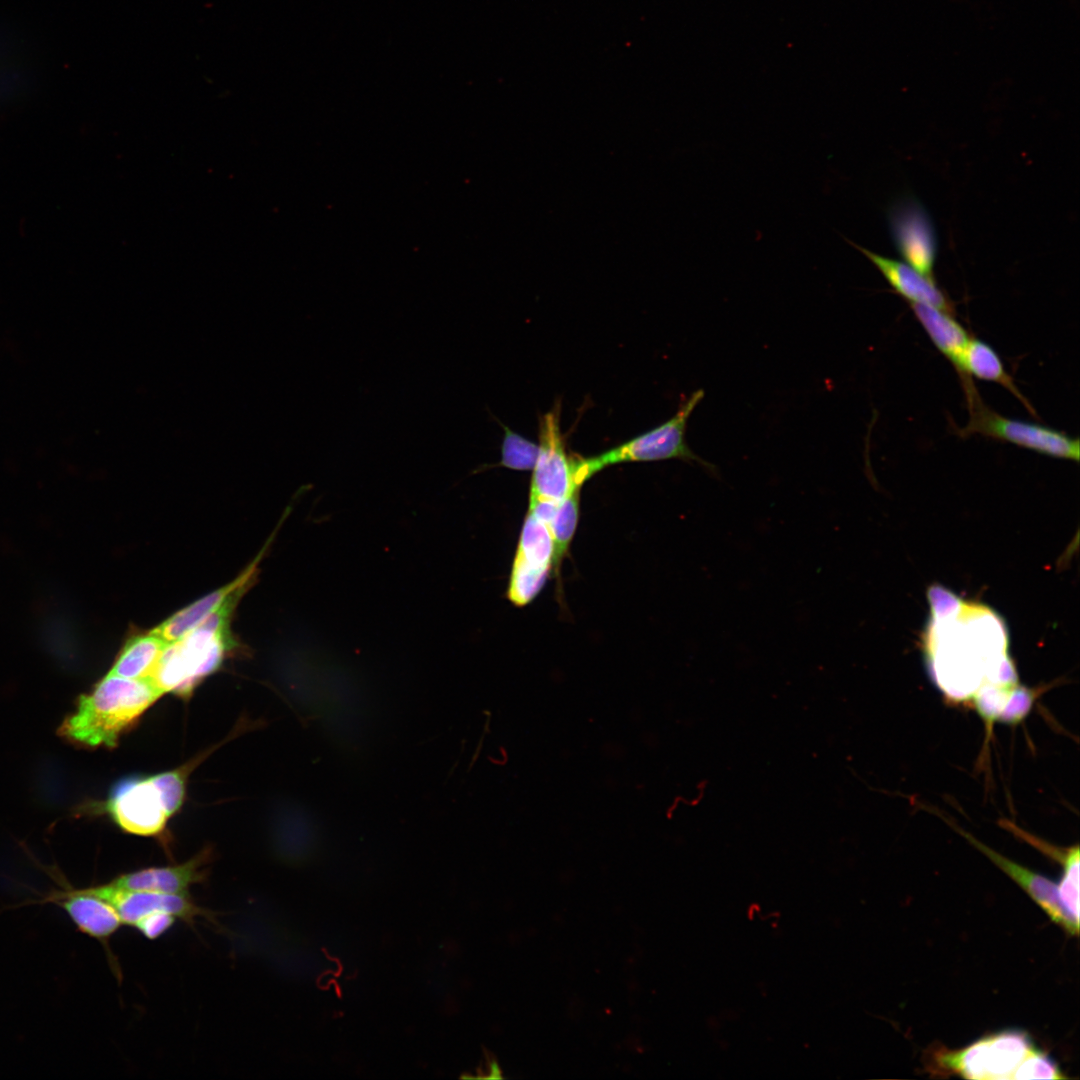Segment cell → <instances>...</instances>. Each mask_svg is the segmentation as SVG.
Masks as SVG:
<instances>
[{"mask_svg": "<svg viewBox=\"0 0 1080 1080\" xmlns=\"http://www.w3.org/2000/svg\"><path fill=\"white\" fill-rule=\"evenodd\" d=\"M211 859V849L205 848L184 863L143 868L120 874L109 883L118 888L134 891L189 894L191 886L206 880Z\"/></svg>", "mask_w": 1080, "mask_h": 1080, "instance_id": "obj_11", "label": "cell"}, {"mask_svg": "<svg viewBox=\"0 0 1080 1080\" xmlns=\"http://www.w3.org/2000/svg\"><path fill=\"white\" fill-rule=\"evenodd\" d=\"M553 549L549 525L528 512L512 568L549 575L553 566Z\"/></svg>", "mask_w": 1080, "mask_h": 1080, "instance_id": "obj_17", "label": "cell"}, {"mask_svg": "<svg viewBox=\"0 0 1080 1080\" xmlns=\"http://www.w3.org/2000/svg\"><path fill=\"white\" fill-rule=\"evenodd\" d=\"M94 895L112 905L123 925L133 927L144 916L154 912H166L177 919L193 925L198 917L215 922L213 913L197 905L189 894H168L134 891L115 887L109 882L86 887Z\"/></svg>", "mask_w": 1080, "mask_h": 1080, "instance_id": "obj_10", "label": "cell"}, {"mask_svg": "<svg viewBox=\"0 0 1080 1080\" xmlns=\"http://www.w3.org/2000/svg\"><path fill=\"white\" fill-rule=\"evenodd\" d=\"M177 918L166 912H154L137 921L133 928L145 938L154 940L165 934L173 927Z\"/></svg>", "mask_w": 1080, "mask_h": 1080, "instance_id": "obj_23", "label": "cell"}, {"mask_svg": "<svg viewBox=\"0 0 1080 1080\" xmlns=\"http://www.w3.org/2000/svg\"><path fill=\"white\" fill-rule=\"evenodd\" d=\"M186 771L187 768H178L152 775L171 816L184 802Z\"/></svg>", "mask_w": 1080, "mask_h": 1080, "instance_id": "obj_21", "label": "cell"}, {"mask_svg": "<svg viewBox=\"0 0 1080 1080\" xmlns=\"http://www.w3.org/2000/svg\"><path fill=\"white\" fill-rule=\"evenodd\" d=\"M504 436L501 444V459L497 465L513 470L527 471L535 466L538 445L524 438L508 427L501 425Z\"/></svg>", "mask_w": 1080, "mask_h": 1080, "instance_id": "obj_20", "label": "cell"}, {"mask_svg": "<svg viewBox=\"0 0 1080 1080\" xmlns=\"http://www.w3.org/2000/svg\"><path fill=\"white\" fill-rule=\"evenodd\" d=\"M910 305L933 344L959 373L962 355L970 339L967 330L951 313L924 304Z\"/></svg>", "mask_w": 1080, "mask_h": 1080, "instance_id": "obj_15", "label": "cell"}, {"mask_svg": "<svg viewBox=\"0 0 1080 1080\" xmlns=\"http://www.w3.org/2000/svg\"><path fill=\"white\" fill-rule=\"evenodd\" d=\"M106 811L123 831L139 836L160 835L171 817L152 775L120 780L110 791Z\"/></svg>", "mask_w": 1080, "mask_h": 1080, "instance_id": "obj_7", "label": "cell"}, {"mask_svg": "<svg viewBox=\"0 0 1080 1080\" xmlns=\"http://www.w3.org/2000/svg\"><path fill=\"white\" fill-rule=\"evenodd\" d=\"M1037 1050L1023 1031L1007 1030L983 1037L960 1050H934L930 1066L937 1073L969 1079H1015L1024 1061Z\"/></svg>", "mask_w": 1080, "mask_h": 1080, "instance_id": "obj_3", "label": "cell"}, {"mask_svg": "<svg viewBox=\"0 0 1080 1080\" xmlns=\"http://www.w3.org/2000/svg\"><path fill=\"white\" fill-rule=\"evenodd\" d=\"M559 416L557 406L541 418L529 500L558 504L583 485L576 474L575 456L569 457L565 449Z\"/></svg>", "mask_w": 1080, "mask_h": 1080, "instance_id": "obj_6", "label": "cell"}, {"mask_svg": "<svg viewBox=\"0 0 1080 1080\" xmlns=\"http://www.w3.org/2000/svg\"><path fill=\"white\" fill-rule=\"evenodd\" d=\"M167 644L154 630L134 635L126 641L108 673L131 679L148 678Z\"/></svg>", "mask_w": 1080, "mask_h": 1080, "instance_id": "obj_18", "label": "cell"}, {"mask_svg": "<svg viewBox=\"0 0 1080 1080\" xmlns=\"http://www.w3.org/2000/svg\"><path fill=\"white\" fill-rule=\"evenodd\" d=\"M952 826L1024 889L1052 921L1063 927L1068 933L1072 935L1078 934L1079 920L1073 917L1063 905L1058 884L1007 859L954 824Z\"/></svg>", "mask_w": 1080, "mask_h": 1080, "instance_id": "obj_12", "label": "cell"}, {"mask_svg": "<svg viewBox=\"0 0 1080 1080\" xmlns=\"http://www.w3.org/2000/svg\"><path fill=\"white\" fill-rule=\"evenodd\" d=\"M37 904L51 903L60 907L81 933L97 940L104 948L107 960L117 976H121L118 960L110 948L111 937L123 926L122 920L107 901L89 892L86 887L63 885L42 894Z\"/></svg>", "mask_w": 1080, "mask_h": 1080, "instance_id": "obj_9", "label": "cell"}, {"mask_svg": "<svg viewBox=\"0 0 1080 1080\" xmlns=\"http://www.w3.org/2000/svg\"><path fill=\"white\" fill-rule=\"evenodd\" d=\"M271 539L260 551L257 558L233 581L175 612L153 630L166 642L175 641L201 624L229 600L241 598L254 582L260 560Z\"/></svg>", "mask_w": 1080, "mask_h": 1080, "instance_id": "obj_13", "label": "cell"}, {"mask_svg": "<svg viewBox=\"0 0 1080 1080\" xmlns=\"http://www.w3.org/2000/svg\"><path fill=\"white\" fill-rule=\"evenodd\" d=\"M847 242L869 259L891 288L909 304L929 305L952 314L953 306L934 278L923 275L904 261L872 252L850 240Z\"/></svg>", "mask_w": 1080, "mask_h": 1080, "instance_id": "obj_14", "label": "cell"}, {"mask_svg": "<svg viewBox=\"0 0 1080 1080\" xmlns=\"http://www.w3.org/2000/svg\"><path fill=\"white\" fill-rule=\"evenodd\" d=\"M1055 1062L1040 1050L1033 1052L1018 1069L1015 1079H1061Z\"/></svg>", "mask_w": 1080, "mask_h": 1080, "instance_id": "obj_22", "label": "cell"}, {"mask_svg": "<svg viewBox=\"0 0 1080 1080\" xmlns=\"http://www.w3.org/2000/svg\"><path fill=\"white\" fill-rule=\"evenodd\" d=\"M240 599L229 600L197 627L169 642L145 679L162 695L189 696L202 680L220 668L233 650L230 619Z\"/></svg>", "mask_w": 1080, "mask_h": 1080, "instance_id": "obj_2", "label": "cell"}, {"mask_svg": "<svg viewBox=\"0 0 1080 1080\" xmlns=\"http://www.w3.org/2000/svg\"><path fill=\"white\" fill-rule=\"evenodd\" d=\"M580 490L574 491L562 500L549 523V529L553 540V566L558 572L561 562L576 531L579 518Z\"/></svg>", "mask_w": 1080, "mask_h": 1080, "instance_id": "obj_19", "label": "cell"}, {"mask_svg": "<svg viewBox=\"0 0 1080 1080\" xmlns=\"http://www.w3.org/2000/svg\"><path fill=\"white\" fill-rule=\"evenodd\" d=\"M958 375L962 384L971 380L972 376L997 383L1012 393L1031 413H1034L1030 403L1005 370L997 352L986 342L970 337L962 355Z\"/></svg>", "mask_w": 1080, "mask_h": 1080, "instance_id": "obj_16", "label": "cell"}, {"mask_svg": "<svg viewBox=\"0 0 1080 1080\" xmlns=\"http://www.w3.org/2000/svg\"><path fill=\"white\" fill-rule=\"evenodd\" d=\"M161 696L148 679L107 673L89 693L79 698L59 733L81 746L113 748Z\"/></svg>", "mask_w": 1080, "mask_h": 1080, "instance_id": "obj_1", "label": "cell"}, {"mask_svg": "<svg viewBox=\"0 0 1080 1080\" xmlns=\"http://www.w3.org/2000/svg\"><path fill=\"white\" fill-rule=\"evenodd\" d=\"M964 391L970 416L959 430L961 436L979 434L1050 457L1079 461L1077 437L1042 424L1002 416L983 403L975 386Z\"/></svg>", "mask_w": 1080, "mask_h": 1080, "instance_id": "obj_5", "label": "cell"}, {"mask_svg": "<svg viewBox=\"0 0 1080 1080\" xmlns=\"http://www.w3.org/2000/svg\"><path fill=\"white\" fill-rule=\"evenodd\" d=\"M887 220L894 246L904 262L934 278L937 234L926 208L913 196H903L889 206Z\"/></svg>", "mask_w": 1080, "mask_h": 1080, "instance_id": "obj_8", "label": "cell"}, {"mask_svg": "<svg viewBox=\"0 0 1080 1080\" xmlns=\"http://www.w3.org/2000/svg\"><path fill=\"white\" fill-rule=\"evenodd\" d=\"M704 395L703 389L692 392L680 404L676 413L664 423L611 450L586 458L590 475L593 476L609 465L623 462L680 459L696 463L712 476H718L716 466L695 454L685 440L688 419Z\"/></svg>", "mask_w": 1080, "mask_h": 1080, "instance_id": "obj_4", "label": "cell"}]
</instances>
